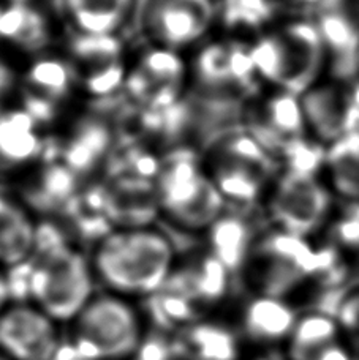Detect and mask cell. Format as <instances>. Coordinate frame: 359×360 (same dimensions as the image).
<instances>
[{
	"label": "cell",
	"instance_id": "1",
	"mask_svg": "<svg viewBox=\"0 0 359 360\" xmlns=\"http://www.w3.org/2000/svg\"><path fill=\"white\" fill-rule=\"evenodd\" d=\"M175 252L163 234L147 228L108 233L94 255V272L118 295H151L168 283Z\"/></svg>",
	"mask_w": 359,
	"mask_h": 360
},
{
	"label": "cell",
	"instance_id": "2",
	"mask_svg": "<svg viewBox=\"0 0 359 360\" xmlns=\"http://www.w3.org/2000/svg\"><path fill=\"white\" fill-rule=\"evenodd\" d=\"M40 255L32 262L27 289L34 305L49 318L75 321L94 297V272L78 250L57 240L37 245Z\"/></svg>",
	"mask_w": 359,
	"mask_h": 360
},
{
	"label": "cell",
	"instance_id": "3",
	"mask_svg": "<svg viewBox=\"0 0 359 360\" xmlns=\"http://www.w3.org/2000/svg\"><path fill=\"white\" fill-rule=\"evenodd\" d=\"M139 340L138 313L122 295H95L75 318V349L82 360H120Z\"/></svg>",
	"mask_w": 359,
	"mask_h": 360
},
{
	"label": "cell",
	"instance_id": "4",
	"mask_svg": "<svg viewBox=\"0 0 359 360\" xmlns=\"http://www.w3.org/2000/svg\"><path fill=\"white\" fill-rule=\"evenodd\" d=\"M156 186L160 207L181 226L204 229L219 220L223 195L191 155L182 152L166 160Z\"/></svg>",
	"mask_w": 359,
	"mask_h": 360
},
{
	"label": "cell",
	"instance_id": "5",
	"mask_svg": "<svg viewBox=\"0 0 359 360\" xmlns=\"http://www.w3.org/2000/svg\"><path fill=\"white\" fill-rule=\"evenodd\" d=\"M61 343L56 321L34 304L0 311V352L11 360H54Z\"/></svg>",
	"mask_w": 359,
	"mask_h": 360
},
{
	"label": "cell",
	"instance_id": "6",
	"mask_svg": "<svg viewBox=\"0 0 359 360\" xmlns=\"http://www.w3.org/2000/svg\"><path fill=\"white\" fill-rule=\"evenodd\" d=\"M331 199L312 174L286 171L271 198V214L282 231L306 237L323 223Z\"/></svg>",
	"mask_w": 359,
	"mask_h": 360
},
{
	"label": "cell",
	"instance_id": "7",
	"mask_svg": "<svg viewBox=\"0 0 359 360\" xmlns=\"http://www.w3.org/2000/svg\"><path fill=\"white\" fill-rule=\"evenodd\" d=\"M213 19L210 0H149L144 15L147 32L168 49L200 40Z\"/></svg>",
	"mask_w": 359,
	"mask_h": 360
},
{
	"label": "cell",
	"instance_id": "8",
	"mask_svg": "<svg viewBox=\"0 0 359 360\" xmlns=\"http://www.w3.org/2000/svg\"><path fill=\"white\" fill-rule=\"evenodd\" d=\"M285 41L288 79L284 90L303 95L318 78L326 60V48L317 24L298 21L280 30Z\"/></svg>",
	"mask_w": 359,
	"mask_h": 360
},
{
	"label": "cell",
	"instance_id": "9",
	"mask_svg": "<svg viewBox=\"0 0 359 360\" xmlns=\"http://www.w3.org/2000/svg\"><path fill=\"white\" fill-rule=\"evenodd\" d=\"M184 79V63L168 48L146 54L128 79L132 94L151 106L175 105Z\"/></svg>",
	"mask_w": 359,
	"mask_h": 360
},
{
	"label": "cell",
	"instance_id": "10",
	"mask_svg": "<svg viewBox=\"0 0 359 360\" xmlns=\"http://www.w3.org/2000/svg\"><path fill=\"white\" fill-rule=\"evenodd\" d=\"M317 27L322 34L326 54L331 57L332 75L341 79H353L359 73V29L339 8L325 10Z\"/></svg>",
	"mask_w": 359,
	"mask_h": 360
},
{
	"label": "cell",
	"instance_id": "11",
	"mask_svg": "<svg viewBox=\"0 0 359 360\" xmlns=\"http://www.w3.org/2000/svg\"><path fill=\"white\" fill-rule=\"evenodd\" d=\"M301 105L306 122L322 141L336 143L348 133V94L332 86L310 87L303 94Z\"/></svg>",
	"mask_w": 359,
	"mask_h": 360
},
{
	"label": "cell",
	"instance_id": "12",
	"mask_svg": "<svg viewBox=\"0 0 359 360\" xmlns=\"http://www.w3.org/2000/svg\"><path fill=\"white\" fill-rule=\"evenodd\" d=\"M105 195L108 218L124 223L127 229L141 228L160 207L157 186H152L149 179L120 177Z\"/></svg>",
	"mask_w": 359,
	"mask_h": 360
},
{
	"label": "cell",
	"instance_id": "13",
	"mask_svg": "<svg viewBox=\"0 0 359 360\" xmlns=\"http://www.w3.org/2000/svg\"><path fill=\"white\" fill-rule=\"evenodd\" d=\"M37 236L27 212L0 193V266H24L37 250Z\"/></svg>",
	"mask_w": 359,
	"mask_h": 360
},
{
	"label": "cell",
	"instance_id": "14",
	"mask_svg": "<svg viewBox=\"0 0 359 360\" xmlns=\"http://www.w3.org/2000/svg\"><path fill=\"white\" fill-rule=\"evenodd\" d=\"M40 147L35 119L27 111L0 109V171L30 162Z\"/></svg>",
	"mask_w": 359,
	"mask_h": 360
},
{
	"label": "cell",
	"instance_id": "15",
	"mask_svg": "<svg viewBox=\"0 0 359 360\" xmlns=\"http://www.w3.org/2000/svg\"><path fill=\"white\" fill-rule=\"evenodd\" d=\"M298 313L291 305L275 295H261L247 307L246 330L260 342H280L290 338L298 323Z\"/></svg>",
	"mask_w": 359,
	"mask_h": 360
},
{
	"label": "cell",
	"instance_id": "16",
	"mask_svg": "<svg viewBox=\"0 0 359 360\" xmlns=\"http://www.w3.org/2000/svg\"><path fill=\"white\" fill-rule=\"evenodd\" d=\"M68 18L84 35H113L133 8V0H63Z\"/></svg>",
	"mask_w": 359,
	"mask_h": 360
},
{
	"label": "cell",
	"instance_id": "17",
	"mask_svg": "<svg viewBox=\"0 0 359 360\" xmlns=\"http://www.w3.org/2000/svg\"><path fill=\"white\" fill-rule=\"evenodd\" d=\"M290 340V359L303 360L313 351L342 340L341 327L334 314L325 310H315L299 316Z\"/></svg>",
	"mask_w": 359,
	"mask_h": 360
},
{
	"label": "cell",
	"instance_id": "18",
	"mask_svg": "<svg viewBox=\"0 0 359 360\" xmlns=\"http://www.w3.org/2000/svg\"><path fill=\"white\" fill-rule=\"evenodd\" d=\"M325 163L339 195L359 199V133H348L332 143Z\"/></svg>",
	"mask_w": 359,
	"mask_h": 360
},
{
	"label": "cell",
	"instance_id": "19",
	"mask_svg": "<svg viewBox=\"0 0 359 360\" xmlns=\"http://www.w3.org/2000/svg\"><path fill=\"white\" fill-rule=\"evenodd\" d=\"M46 19L32 6L13 4L0 15V35L24 49L35 51L48 41Z\"/></svg>",
	"mask_w": 359,
	"mask_h": 360
},
{
	"label": "cell",
	"instance_id": "20",
	"mask_svg": "<svg viewBox=\"0 0 359 360\" xmlns=\"http://www.w3.org/2000/svg\"><path fill=\"white\" fill-rule=\"evenodd\" d=\"M306 124L303 105L298 100V95L284 90L266 103V124L263 127L277 133L279 136L286 139L303 138Z\"/></svg>",
	"mask_w": 359,
	"mask_h": 360
},
{
	"label": "cell",
	"instance_id": "21",
	"mask_svg": "<svg viewBox=\"0 0 359 360\" xmlns=\"http://www.w3.org/2000/svg\"><path fill=\"white\" fill-rule=\"evenodd\" d=\"M210 229L215 258L227 269L238 267L248 255V231L246 224L234 218H219Z\"/></svg>",
	"mask_w": 359,
	"mask_h": 360
},
{
	"label": "cell",
	"instance_id": "22",
	"mask_svg": "<svg viewBox=\"0 0 359 360\" xmlns=\"http://www.w3.org/2000/svg\"><path fill=\"white\" fill-rule=\"evenodd\" d=\"M110 138L108 130L99 124L82 125L72 141H68L65 160L67 168L75 171H86L103 155Z\"/></svg>",
	"mask_w": 359,
	"mask_h": 360
},
{
	"label": "cell",
	"instance_id": "23",
	"mask_svg": "<svg viewBox=\"0 0 359 360\" xmlns=\"http://www.w3.org/2000/svg\"><path fill=\"white\" fill-rule=\"evenodd\" d=\"M30 94L44 100H59L72 86V72L57 59H42L34 63L27 75Z\"/></svg>",
	"mask_w": 359,
	"mask_h": 360
},
{
	"label": "cell",
	"instance_id": "24",
	"mask_svg": "<svg viewBox=\"0 0 359 360\" xmlns=\"http://www.w3.org/2000/svg\"><path fill=\"white\" fill-rule=\"evenodd\" d=\"M190 346L198 360H233L236 356L233 337L213 326H201L191 332Z\"/></svg>",
	"mask_w": 359,
	"mask_h": 360
},
{
	"label": "cell",
	"instance_id": "25",
	"mask_svg": "<svg viewBox=\"0 0 359 360\" xmlns=\"http://www.w3.org/2000/svg\"><path fill=\"white\" fill-rule=\"evenodd\" d=\"M196 73L208 86L234 84L232 67V46L210 44L198 56Z\"/></svg>",
	"mask_w": 359,
	"mask_h": 360
},
{
	"label": "cell",
	"instance_id": "26",
	"mask_svg": "<svg viewBox=\"0 0 359 360\" xmlns=\"http://www.w3.org/2000/svg\"><path fill=\"white\" fill-rule=\"evenodd\" d=\"M342 340L359 357V285L342 291L334 305Z\"/></svg>",
	"mask_w": 359,
	"mask_h": 360
},
{
	"label": "cell",
	"instance_id": "27",
	"mask_svg": "<svg viewBox=\"0 0 359 360\" xmlns=\"http://www.w3.org/2000/svg\"><path fill=\"white\" fill-rule=\"evenodd\" d=\"M227 19L233 25L261 24L272 13L269 0H227Z\"/></svg>",
	"mask_w": 359,
	"mask_h": 360
},
{
	"label": "cell",
	"instance_id": "28",
	"mask_svg": "<svg viewBox=\"0 0 359 360\" xmlns=\"http://www.w3.org/2000/svg\"><path fill=\"white\" fill-rule=\"evenodd\" d=\"M332 239L339 247L359 252V204L351 205L332 226Z\"/></svg>",
	"mask_w": 359,
	"mask_h": 360
},
{
	"label": "cell",
	"instance_id": "29",
	"mask_svg": "<svg viewBox=\"0 0 359 360\" xmlns=\"http://www.w3.org/2000/svg\"><path fill=\"white\" fill-rule=\"evenodd\" d=\"M303 360H359V357L344 340H337L334 343L326 345L323 348L313 351L312 354L304 357Z\"/></svg>",
	"mask_w": 359,
	"mask_h": 360
},
{
	"label": "cell",
	"instance_id": "30",
	"mask_svg": "<svg viewBox=\"0 0 359 360\" xmlns=\"http://www.w3.org/2000/svg\"><path fill=\"white\" fill-rule=\"evenodd\" d=\"M348 94L350 114H348V133H359V81L355 82ZM347 133V134H348Z\"/></svg>",
	"mask_w": 359,
	"mask_h": 360
},
{
	"label": "cell",
	"instance_id": "31",
	"mask_svg": "<svg viewBox=\"0 0 359 360\" xmlns=\"http://www.w3.org/2000/svg\"><path fill=\"white\" fill-rule=\"evenodd\" d=\"M11 82H13L11 72L4 62H0V98L8 92L11 87Z\"/></svg>",
	"mask_w": 359,
	"mask_h": 360
},
{
	"label": "cell",
	"instance_id": "32",
	"mask_svg": "<svg viewBox=\"0 0 359 360\" xmlns=\"http://www.w3.org/2000/svg\"><path fill=\"white\" fill-rule=\"evenodd\" d=\"M8 295H10V283L6 281L4 274L0 272V311L6 308V302H8Z\"/></svg>",
	"mask_w": 359,
	"mask_h": 360
},
{
	"label": "cell",
	"instance_id": "33",
	"mask_svg": "<svg viewBox=\"0 0 359 360\" xmlns=\"http://www.w3.org/2000/svg\"><path fill=\"white\" fill-rule=\"evenodd\" d=\"M0 360H11V359L6 357V356L4 354V352H0Z\"/></svg>",
	"mask_w": 359,
	"mask_h": 360
},
{
	"label": "cell",
	"instance_id": "34",
	"mask_svg": "<svg viewBox=\"0 0 359 360\" xmlns=\"http://www.w3.org/2000/svg\"><path fill=\"white\" fill-rule=\"evenodd\" d=\"M16 4H23V0H16Z\"/></svg>",
	"mask_w": 359,
	"mask_h": 360
}]
</instances>
